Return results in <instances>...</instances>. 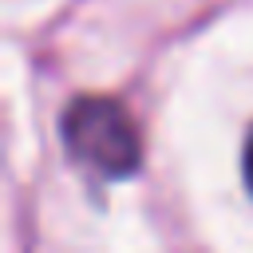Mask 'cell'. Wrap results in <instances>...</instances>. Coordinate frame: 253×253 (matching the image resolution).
<instances>
[{
  "label": "cell",
  "instance_id": "1",
  "mask_svg": "<svg viewBox=\"0 0 253 253\" xmlns=\"http://www.w3.org/2000/svg\"><path fill=\"white\" fill-rule=\"evenodd\" d=\"M67 154L99 178H126L142 162V134L123 103L103 95H79L63 111Z\"/></svg>",
  "mask_w": 253,
  "mask_h": 253
},
{
  "label": "cell",
  "instance_id": "2",
  "mask_svg": "<svg viewBox=\"0 0 253 253\" xmlns=\"http://www.w3.org/2000/svg\"><path fill=\"white\" fill-rule=\"evenodd\" d=\"M241 170H245V186L253 190V130L245 138V154H241Z\"/></svg>",
  "mask_w": 253,
  "mask_h": 253
}]
</instances>
